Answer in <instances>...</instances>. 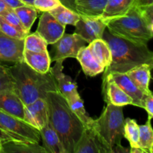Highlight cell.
Wrapping results in <instances>:
<instances>
[{"label": "cell", "instance_id": "1", "mask_svg": "<svg viewBox=\"0 0 153 153\" xmlns=\"http://www.w3.org/2000/svg\"><path fill=\"white\" fill-rule=\"evenodd\" d=\"M45 100L49 120L59 137L64 153H74L85 126L72 111L66 99L58 91L48 93Z\"/></svg>", "mask_w": 153, "mask_h": 153}, {"label": "cell", "instance_id": "2", "mask_svg": "<svg viewBox=\"0 0 153 153\" xmlns=\"http://www.w3.org/2000/svg\"><path fill=\"white\" fill-rule=\"evenodd\" d=\"M13 84V91L24 105L31 104L38 99H46L49 92L58 91L52 72L38 73L23 61L14 63L9 67Z\"/></svg>", "mask_w": 153, "mask_h": 153}, {"label": "cell", "instance_id": "3", "mask_svg": "<svg viewBox=\"0 0 153 153\" xmlns=\"http://www.w3.org/2000/svg\"><path fill=\"white\" fill-rule=\"evenodd\" d=\"M102 39L108 44L112 56L111 64L105 68L103 76L111 73H126L143 64L153 65V54L147 44H139L117 37L107 28L103 33Z\"/></svg>", "mask_w": 153, "mask_h": 153}, {"label": "cell", "instance_id": "4", "mask_svg": "<svg viewBox=\"0 0 153 153\" xmlns=\"http://www.w3.org/2000/svg\"><path fill=\"white\" fill-rule=\"evenodd\" d=\"M106 28L113 35L139 44H147L153 36L136 5L124 16L107 21Z\"/></svg>", "mask_w": 153, "mask_h": 153}, {"label": "cell", "instance_id": "5", "mask_svg": "<svg viewBox=\"0 0 153 153\" xmlns=\"http://www.w3.org/2000/svg\"><path fill=\"white\" fill-rule=\"evenodd\" d=\"M124 122L122 106L107 103L100 117L94 120L92 126L113 152L115 146L121 144V140L123 137Z\"/></svg>", "mask_w": 153, "mask_h": 153}, {"label": "cell", "instance_id": "6", "mask_svg": "<svg viewBox=\"0 0 153 153\" xmlns=\"http://www.w3.org/2000/svg\"><path fill=\"white\" fill-rule=\"evenodd\" d=\"M0 128L10 136L12 140L39 143V130L23 120L0 111Z\"/></svg>", "mask_w": 153, "mask_h": 153}, {"label": "cell", "instance_id": "7", "mask_svg": "<svg viewBox=\"0 0 153 153\" xmlns=\"http://www.w3.org/2000/svg\"><path fill=\"white\" fill-rule=\"evenodd\" d=\"M87 42L77 34H64L62 37L52 44L51 61L76 58L79 49L87 46Z\"/></svg>", "mask_w": 153, "mask_h": 153}, {"label": "cell", "instance_id": "8", "mask_svg": "<svg viewBox=\"0 0 153 153\" xmlns=\"http://www.w3.org/2000/svg\"><path fill=\"white\" fill-rule=\"evenodd\" d=\"M74 153H113L105 143L92 124L85 127L74 149Z\"/></svg>", "mask_w": 153, "mask_h": 153}, {"label": "cell", "instance_id": "9", "mask_svg": "<svg viewBox=\"0 0 153 153\" xmlns=\"http://www.w3.org/2000/svg\"><path fill=\"white\" fill-rule=\"evenodd\" d=\"M75 33L83 38L87 43L102 38L106 28V22L101 17L81 16L76 23Z\"/></svg>", "mask_w": 153, "mask_h": 153}, {"label": "cell", "instance_id": "10", "mask_svg": "<svg viewBox=\"0 0 153 153\" xmlns=\"http://www.w3.org/2000/svg\"><path fill=\"white\" fill-rule=\"evenodd\" d=\"M65 28V25L60 23L49 11H45L40 16L36 32L44 39L48 45H52L62 37Z\"/></svg>", "mask_w": 153, "mask_h": 153}, {"label": "cell", "instance_id": "11", "mask_svg": "<svg viewBox=\"0 0 153 153\" xmlns=\"http://www.w3.org/2000/svg\"><path fill=\"white\" fill-rule=\"evenodd\" d=\"M24 39H16L0 31V61H23Z\"/></svg>", "mask_w": 153, "mask_h": 153}, {"label": "cell", "instance_id": "12", "mask_svg": "<svg viewBox=\"0 0 153 153\" xmlns=\"http://www.w3.org/2000/svg\"><path fill=\"white\" fill-rule=\"evenodd\" d=\"M24 120L40 130L49 120L48 105L45 99H38L24 106Z\"/></svg>", "mask_w": 153, "mask_h": 153}, {"label": "cell", "instance_id": "13", "mask_svg": "<svg viewBox=\"0 0 153 153\" xmlns=\"http://www.w3.org/2000/svg\"><path fill=\"white\" fill-rule=\"evenodd\" d=\"M102 94L106 103L117 106L132 105V100L110 78H102Z\"/></svg>", "mask_w": 153, "mask_h": 153}, {"label": "cell", "instance_id": "14", "mask_svg": "<svg viewBox=\"0 0 153 153\" xmlns=\"http://www.w3.org/2000/svg\"><path fill=\"white\" fill-rule=\"evenodd\" d=\"M108 77L117 84L123 91L132 100V105L141 108L142 100L145 94L132 82L126 73H111L102 78Z\"/></svg>", "mask_w": 153, "mask_h": 153}, {"label": "cell", "instance_id": "15", "mask_svg": "<svg viewBox=\"0 0 153 153\" xmlns=\"http://www.w3.org/2000/svg\"><path fill=\"white\" fill-rule=\"evenodd\" d=\"M63 61L64 60H58L55 61V65L52 68L50 67V71L55 78L58 92L67 100L73 94L78 92V90L77 85L73 82L71 77L63 72Z\"/></svg>", "mask_w": 153, "mask_h": 153}, {"label": "cell", "instance_id": "16", "mask_svg": "<svg viewBox=\"0 0 153 153\" xmlns=\"http://www.w3.org/2000/svg\"><path fill=\"white\" fill-rule=\"evenodd\" d=\"M24 106L19 97L13 91L0 92V111L23 120Z\"/></svg>", "mask_w": 153, "mask_h": 153}, {"label": "cell", "instance_id": "17", "mask_svg": "<svg viewBox=\"0 0 153 153\" xmlns=\"http://www.w3.org/2000/svg\"><path fill=\"white\" fill-rule=\"evenodd\" d=\"M136 2L137 0H108L100 17L105 22L111 19L120 17L128 13L136 5Z\"/></svg>", "mask_w": 153, "mask_h": 153}, {"label": "cell", "instance_id": "18", "mask_svg": "<svg viewBox=\"0 0 153 153\" xmlns=\"http://www.w3.org/2000/svg\"><path fill=\"white\" fill-rule=\"evenodd\" d=\"M39 131L46 153H64L59 137L49 120Z\"/></svg>", "mask_w": 153, "mask_h": 153}, {"label": "cell", "instance_id": "19", "mask_svg": "<svg viewBox=\"0 0 153 153\" xmlns=\"http://www.w3.org/2000/svg\"><path fill=\"white\" fill-rule=\"evenodd\" d=\"M76 58L80 63L82 70L86 76L94 77L104 71L105 67L96 61L88 46L79 49Z\"/></svg>", "mask_w": 153, "mask_h": 153}, {"label": "cell", "instance_id": "20", "mask_svg": "<svg viewBox=\"0 0 153 153\" xmlns=\"http://www.w3.org/2000/svg\"><path fill=\"white\" fill-rule=\"evenodd\" d=\"M23 61L38 73H46L50 70L51 58L47 51L34 52L24 50Z\"/></svg>", "mask_w": 153, "mask_h": 153}, {"label": "cell", "instance_id": "21", "mask_svg": "<svg viewBox=\"0 0 153 153\" xmlns=\"http://www.w3.org/2000/svg\"><path fill=\"white\" fill-rule=\"evenodd\" d=\"M152 67L153 65L152 64H143L131 69L126 73L144 94L151 92L149 85L151 79V70L152 69Z\"/></svg>", "mask_w": 153, "mask_h": 153}, {"label": "cell", "instance_id": "22", "mask_svg": "<svg viewBox=\"0 0 153 153\" xmlns=\"http://www.w3.org/2000/svg\"><path fill=\"white\" fill-rule=\"evenodd\" d=\"M108 0H75L76 11L81 16H101Z\"/></svg>", "mask_w": 153, "mask_h": 153}, {"label": "cell", "instance_id": "23", "mask_svg": "<svg viewBox=\"0 0 153 153\" xmlns=\"http://www.w3.org/2000/svg\"><path fill=\"white\" fill-rule=\"evenodd\" d=\"M93 57L105 68L108 67L112 60L111 52L107 42L102 38L97 39L88 45Z\"/></svg>", "mask_w": 153, "mask_h": 153}, {"label": "cell", "instance_id": "24", "mask_svg": "<svg viewBox=\"0 0 153 153\" xmlns=\"http://www.w3.org/2000/svg\"><path fill=\"white\" fill-rule=\"evenodd\" d=\"M0 153H46L39 143L10 140L1 145Z\"/></svg>", "mask_w": 153, "mask_h": 153}, {"label": "cell", "instance_id": "25", "mask_svg": "<svg viewBox=\"0 0 153 153\" xmlns=\"http://www.w3.org/2000/svg\"><path fill=\"white\" fill-rule=\"evenodd\" d=\"M58 22L64 25H76L80 19V15L75 10L61 4L49 11Z\"/></svg>", "mask_w": 153, "mask_h": 153}, {"label": "cell", "instance_id": "26", "mask_svg": "<svg viewBox=\"0 0 153 153\" xmlns=\"http://www.w3.org/2000/svg\"><path fill=\"white\" fill-rule=\"evenodd\" d=\"M66 100H67L72 111L76 115V117L82 121V123L85 126L92 124L94 119H92L87 114L85 105H84L83 100L79 96V92L75 93Z\"/></svg>", "mask_w": 153, "mask_h": 153}, {"label": "cell", "instance_id": "27", "mask_svg": "<svg viewBox=\"0 0 153 153\" xmlns=\"http://www.w3.org/2000/svg\"><path fill=\"white\" fill-rule=\"evenodd\" d=\"M13 10L16 12L24 28L28 32H29L31 26L34 24L35 19H37V10L34 8V6L28 5V4H23L16 7Z\"/></svg>", "mask_w": 153, "mask_h": 153}, {"label": "cell", "instance_id": "28", "mask_svg": "<svg viewBox=\"0 0 153 153\" xmlns=\"http://www.w3.org/2000/svg\"><path fill=\"white\" fill-rule=\"evenodd\" d=\"M138 146L146 153H153V131L150 120L144 125L139 126Z\"/></svg>", "mask_w": 153, "mask_h": 153}, {"label": "cell", "instance_id": "29", "mask_svg": "<svg viewBox=\"0 0 153 153\" xmlns=\"http://www.w3.org/2000/svg\"><path fill=\"white\" fill-rule=\"evenodd\" d=\"M47 43L44 39L37 32L28 33L24 38V50L31 51L34 52H46Z\"/></svg>", "mask_w": 153, "mask_h": 153}, {"label": "cell", "instance_id": "30", "mask_svg": "<svg viewBox=\"0 0 153 153\" xmlns=\"http://www.w3.org/2000/svg\"><path fill=\"white\" fill-rule=\"evenodd\" d=\"M123 137L129 142L131 148L139 147V125L135 120L130 118L125 120Z\"/></svg>", "mask_w": 153, "mask_h": 153}, {"label": "cell", "instance_id": "31", "mask_svg": "<svg viewBox=\"0 0 153 153\" xmlns=\"http://www.w3.org/2000/svg\"><path fill=\"white\" fill-rule=\"evenodd\" d=\"M0 31L9 37L16 39H20V40H23L28 34V33L20 31L13 25H10L7 21L4 20L1 16H0Z\"/></svg>", "mask_w": 153, "mask_h": 153}, {"label": "cell", "instance_id": "32", "mask_svg": "<svg viewBox=\"0 0 153 153\" xmlns=\"http://www.w3.org/2000/svg\"><path fill=\"white\" fill-rule=\"evenodd\" d=\"M13 91V84L9 67L0 63V92Z\"/></svg>", "mask_w": 153, "mask_h": 153}, {"label": "cell", "instance_id": "33", "mask_svg": "<svg viewBox=\"0 0 153 153\" xmlns=\"http://www.w3.org/2000/svg\"><path fill=\"white\" fill-rule=\"evenodd\" d=\"M0 16L3 18L5 21H7L8 23H10V25H13L14 27H16V28L19 29L20 31H24V32L29 33L26 31V30L24 28L23 25L21 23L20 20H19V17L16 15V12L14 11L13 8H10V7H8L6 10H4V12L0 14Z\"/></svg>", "mask_w": 153, "mask_h": 153}, {"label": "cell", "instance_id": "34", "mask_svg": "<svg viewBox=\"0 0 153 153\" xmlns=\"http://www.w3.org/2000/svg\"><path fill=\"white\" fill-rule=\"evenodd\" d=\"M61 4L60 0H34L33 6L40 12L50 11Z\"/></svg>", "mask_w": 153, "mask_h": 153}, {"label": "cell", "instance_id": "35", "mask_svg": "<svg viewBox=\"0 0 153 153\" xmlns=\"http://www.w3.org/2000/svg\"><path fill=\"white\" fill-rule=\"evenodd\" d=\"M142 17L144 19L148 28L153 31V4L147 6H138Z\"/></svg>", "mask_w": 153, "mask_h": 153}, {"label": "cell", "instance_id": "36", "mask_svg": "<svg viewBox=\"0 0 153 153\" xmlns=\"http://www.w3.org/2000/svg\"><path fill=\"white\" fill-rule=\"evenodd\" d=\"M141 108L146 110L148 114V120H151L153 117V96L152 91L148 94H145L142 100Z\"/></svg>", "mask_w": 153, "mask_h": 153}, {"label": "cell", "instance_id": "37", "mask_svg": "<svg viewBox=\"0 0 153 153\" xmlns=\"http://www.w3.org/2000/svg\"><path fill=\"white\" fill-rule=\"evenodd\" d=\"M2 1L5 3V4L7 7L13 9L25 4L23 2H22L20 0H2Z\"/></svg>", "mask_w": 153, "mask_h": 153}, {"label": "cell", "instance_id": "38", "mask_svg": "<svg viewBox=\"0 0 153 153\" xmlns=\"http://www.w3.org/2000/svg\"><path fill=\"white\" fill-rule=\"evenodd\" d=\"M10 140H12L10 136L6 134L3 130L0 128V145H1L4 143H6L7 141H10Z\"/></svg>", "mask_w": 153, "mask_h": 153}, {"label": "cell", "instance_id": "39", "mask_svg": "<svg viewBox=\"0 0 153 153\" xmlns=\"http://www.w3.org/2000/svg\"><path fill=\"white\" fill-rule=\"evenodd\" d=\"M61 4L67 6L69 8L76 11V7H75V0H60Z\"/></svg>", "mask_w": 153, "mask_h": 153}, {"label": "cell", "instance_id": "40", "mask_svg": "<svg viewBox=\"0 0 153 153\" xmlns=\"http://www.w3.org/2000/svg\"><path fill=\"white\" fill-rule=\"evenodd\" d=\"M129 152L131 153H146L144 149H143L140 147H134L130 148Z\"/></svg>", "mask_w": 153, "mask_h": 153}, {"label": "cell", "instance_id": "41", "mask_svg": "<svg viewBox=\"0 0 153 153\" xmlns=\"http://www.w3.org/2000/svg\"><path fill=\"white\" fill-rule=\"evenodd\" d=\"M9 7H7L5 4V3L2 1V0H0V14H1L2 12H4V10H7Z\"/></svg>", "mask_w": 153, "mask_h": 153}, {"label": "cell", "instance_id": "42", "mask_svg": "<svg viewBox=\"0 0 153 153\" xmlns=\"http://www.w3.org/2000/svg\"><path fill=\"white\" fill-rule=\"evenodd\" d=\"M22 2H23L25 4H28V5L33 6V2L34 0H20Z\"/></svg>", "mask_w": 153, "mask_h": 153}, {"label": "cell", "instance_id": "43", "mask_svg": "<svg viewBox=\"0 0 153 153\" xmlns=\"http://www.w3.org/2000/svg\"><path fill=\"white\" fill-rule=\"evenodd\" d=\"M0 151H1V145H0Z\"/></svg>", "mask_w": 153, "mask_h": 153}]
</instances>
